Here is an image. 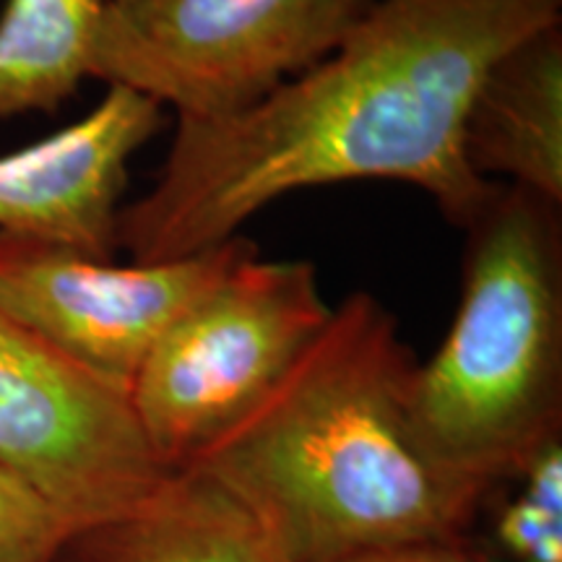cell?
<instances>
[{
	"label": "cell",
	"mask_w": 562,
	"mask_h": 562,
	"mask_svg": "<svg viewBox=\"0 0 562 562\" xmlns=\"http://www.w3.org/2000/svg\"><path fill=\"white\" fill-rule=\"evenodd\" d=\"M74 537V526L0 463V562H60Z\"/></svg>",
	"instance_id": "13"
},
{
	"label": "cell",
	"mask_w": 562,
	"mask_h": 562,
	"mask_svg": "<svg viewBox=\"0 0 562 562\" xmlns=\"http://www.w3.org/2000/svg\"><path fill=\"white\" fill-rule=\"evenodd\" d=\"M76 562H292L261 518L214 476L175 469L128 516L76 533Z\"/></svg>",
	"instance_id": "10"
},
{
	"label": "cell",
	"mask_w": 562,
	"mask_h": 562,
	"mask_svg": "<svg viewBox=\"0 0 562 562\" xmlns=\"http://www.w3.org/2000/svg\"><path fill=\"white\" fill-rule=\"evenodd\" d=\"M60 562H76V560H70V558H66V560H60Z\"/></svg>",
	"instance_id": "15"
},
{
	"label": "cell",
	"mask_w": 562,
	"mask_h": 562,
	"mask_svg": "<svg viewBox=\"0 0 562 562\" xmlns=\"http://www.w3.org/2000/svg\"><path fill=\"white\" fill-rule=\"evenodd\" d=\"M108 0H9L0 13V123L55 112L89 79Z\"/></svg>",
	"instance_id": "11"
},
{
	"label": "cell",
	"mask_w": 562,
	"mask_h": 562,
	"mask_svg": "<svg viewBox=\"0 0 562 562\" xmlns=\"http://www.w3.org/2000/svg\"><path fill=\"white\" fill-rule=\"evenodd\" d=\"M562 203L497 182L463 224L461 302L406 391L442 469L490 490L562 435Z\"/></svg>",
	"instance_id": "3"
},
{
	"label": "cell",
	"mask_w": 562,
	"mask_h": 562,
	"mask_svg": "<svg viewBox=\"0 0 562 562\" xmlns=\"http://www.w3.org/2000/svg\"><path fill=\"white\" fill-rule=\"evenodd\" d=\"M334 562H492L484 554L469 550L459 539H435V542H412L370 550Z\"/></svg>",
	"instance_id": "14"
},
{
	"label": "cell",
	"mask_w": 562,
	"mask_h": 562,
	"mask_svg": "<svg viewBox=\"0 0 562 562\" xmlns=\"http://www.w3.org/2000/svg\"><path fill=\"white\" fill-rule=\"evenodd\" d=\"M560 13L562 0H372L326 58L250 110L178 121L154 188L121 209L117 245L138 263L175 261L284 195L355 180L419 188L463 227L495 186L463 159L474 91Z\"/></svg>",
	"instance_id": "1"
},
{
	"label": "cell",
	"mask_w": 562,
	"mask_h": 562,
	"mask_svg": "<svg viewBox=\"0 0 562 562\" xmlns=\"http://www.w3.org/2000/svg\"><path fill=\"white\" fill-rule=\"evenodd\" d=\"M252 250L248 237L235 235L175 261L117 266L0 235V311L74 362L131 389L154 344Z\"/></svg>",
	"instance_id": "7"
},
{
	"label": "cell",
	"mask_w": 562,
	"mask_h": 562,
	"mask_svg": "<svg viewBox=\"0 0 562 562\" xmlns=\"http://www.w3.org/2000/svg\"><path fill=\"white\" fill-rule=\"evenodd\" d=\"M518 495L497 516V542L513 562H562V435L516 476Z\"/></svg>",
	"instance_id": "12"
},
{
	"label": "cell",
	"mask_w": 562,
	"mask_h": 562,
	"mask_svg": "<svg viewBox=\"0 0 562 562\" xmlns=\"http://www.w3.org/2000/svg\"><path fill=\"white\" fill-rule=\"evenodd\" d=\"M414 364L389 307L349 294L277 389L186 467L235 492L292 562L459 539L490 490L422 448Z\"/></svg>",
	"instance_id": "2"
},
{
	"label": "cell",
	"mask_w": 562,
	"mask_h": 562,
	"mask_svg": "<svg viewBox=\"0 0 562 562\" xmlns=\"http://www.w3.org/2000/svg\"><path fill=\"white\" fill-rule=\"evenodd\" d=\"M334 307L311 261L252 250L154 344L131 404L167 469L186 467L263 402L326 328Z\"/></svg>",
	"instance_id": "4"
},
{
	"label": "cell",
	"mask_w": 562,
	"mask_h": 562,
	"mask_svg": "<svg viewBox=\"0 0 562 562\" xmlns=\"http://www.w3.org/2000/svg\"><path fill=\"white\" fill-rule=\"evenodd\" d=\"M165 125V110L125 87L40 144L0 157V235L112 261L128 161Z\"/></svg>",
	"instance_id": "8"
},
{
	"label": "cell",
	"mask_w": 562,
	"mask_h": 562,
	"mask_svg": "<svg viewBox=\"0 0 562 562\" xmlns=\"http://www.w3.org/2000/svg\"><path fill=\"white\" fill-rule=\"evenodd\" d=\"M463 159L482 180L562 203V24L516 42L482 76L463 121Z\"/></svg>",
	"instance_id": "9"
},
{
	"label": "cell",
	"mask_w": 562,
	"mask_h": 562,
	"mask_svg": "<svg viewBox=\"0 0 562 562\" xmlns=\"http://www.w3.org/2000/svg\"><path fill=\"white\" fill-rule=\"evenodd\" d=\"M372 0H108L89 79L178 121L250 110L326 58Z\"/></svg>",
	"instance_id": "5"
},
{
	"label": "cell",
	"mask_w": 562,
	"mask_h": 562,
	"mask_svg": "<svg viewBox=\"0 0 562 562\" xmlns=\"http://www.w3.org/2000/svg\"><path fill=\"white\" fill-rule=\"evenodd\" d=\"M0 463L76 533L128 516L172 469L157 459L131 393L0 311Z\"/></svg>",
	"instance_id": "6"
}]
</instances>
